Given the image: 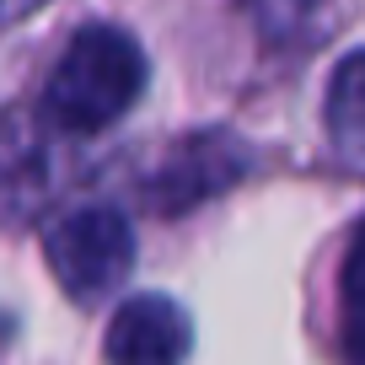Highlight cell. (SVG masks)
Returning <instances> with one entry per match:
<instances>
[{
  "instance_id": "cell-1",
  "label": "cell",
  "mask_w": 365,
  "mask_h": 365,
  "mask_svg": "<svg viewBox=\"0 0 365 365\" xmlns=\"http://www.w3.org/2000/svg\"><path fill=\"white\" fill-rule=\"evenodd\" d=\"M145 76V48L135 43V33L113 22H86L65 43L59 65L48 70L43 113L65 135H103L140 103Z\"/></svg>"
},
{
  "instance_id": "cell-2",
  "label": "cell",
  "mask_w": 365,
  "mask_h": 365,
  "mask_svg": "<svg viewBox=\"0 0 365 365\" xmlns=\"http://www.w3.org/2000/svg\"><path fill=\"white\" fill-rule=\"evenodd\" d=\"M43 258L54 269L59 290L76 307H97L113 296L135 269V231H129L124 210L113 205H81L48 220L43 231Z\"/></svg>"
},
{
  "instance_id": "cell-3",
  "label": "cell",
  "mask_w": 365,
  "mask_h": 365,
  "mask_svg": "<svg viewBox=\"0 0 365 365\" xmlns=\"http://www.w3.org/2000/svg\"><path fill=\"white\" fill-rule=\"evenodd\" d=\"M242 172H247V145H242V140L220 135V129L188 135L167 161H161L156 178L145 182V199L161 210V215H178V210H188V205L215 199L220 188H231V182L242 178Z\"/></svg>"
},
{
  "instance_id": "cell-4",
  "label": "cell",
  "mask_w": 365,
  "mask_h": 365,
  "mask_svg": "<svg viewBox=\"0 0 365 365\" xmlns=\"http://www.w3.org/2000/svg\"><path fill=\"white\" fill-rule=\"evenodd\" d=\"M194 349V317L172 296H129L108 317V365H182Z\"/></svg>"
},
{
  "instance_id": "cell-5",
  "label": "cell",
  "mask_w": 365,
  "mask_h": 365,
  "mask_svg": "<svg viewBox=\"0 0 365 365\" xmlns=\"http://www.w3.org/2000/svg\"><path fill=\"white\" fill-rule=\"evenodd\" d=\"M365 59L360 54H344L339 70H333V86L322 97V113H328V135L344 156H360V124H365Z\"/></svg>"
},
{
  "instance_id": "cell-6",
  "label": "cell",
  "mask_w": 365,
  "mask_h": 365,
  "mask_svg": "<svg viewBox=\"0 0 365 365\" xmlns=\"http://www.w3.org/2000/svg\"><path fill=\"white\" fill-rule=\"evenodd\" d=\"M339 301H344V360L360 365V231L349 237V252H344Z\"/></svg>"
},
{
  "instance_id": "cell-7",
  "label": "cell",
  "mask_w": 365,
  "mask_h": 365,
  "mask_svg": "<svg viewBox=\"0 0 365 365\" xmlns=\"http://www.w3.org/2000/svg\"><path fill=\"white\" fill-rule=\"evenodd\" d=\"M43 0H0V22H16V16H27V11H38Z\"/></svg>"
}]
</instances>
